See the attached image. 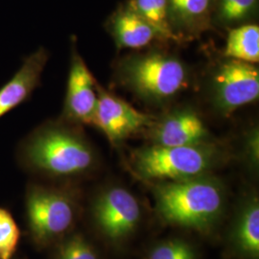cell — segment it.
Returning a JSON list of instances; mask_svg holds the SVG:
<instances>
[{
    "label": "cell",
    "instance_id": "obj_5",
    "mask_svg": "<svg viewBox=\"0 0 259 259\" xmlns=\"http://www.w3.org/2000/svg\"><path fill=\"white\" fill-rule=\"evenodd\" d=\"M24 207L28 234L37 249L64 239L77 218L73 195L66 189L36 182L28 184Z\"/></svg>",
    "mask_w": 259,
    "mask_h": 259
},
{
    "label": "cell",
    "instance_id": "obj_10",
    "mask_svg": "<svg viewBox=\"0 0 259 259\" xmlns=\"http://www.w3.org/2000/svg\"><path fill=\"white\" fill-rule=\"evenodd\" d=\"M147 132L151 144L189 146L212 141L210 132L198 111L178 108L156 117Z\"/></svg>",
    "mask_w": 259,
    "mask_h": 259
},
{
    "label": "cell",
    "instance_id": "obj_8",
    "mask_svg": "<svg viewBox=\"0 0 259 259\" xmlns=\"http://www.w3.org/2000/svg\"><path fill=\"white\" fill-rule=\"evenodd\" d=\"M97 81L72 41L64 108L60 119L92 126L97 107Z\"/></svg>",
    "mask_w": 259,
    "mask_h": 259
},
{
    "label": "cell",
    "instance_id": "obj_9",
    "mask_svg": "<svg viewBox=\"0 0 259 259\" xmlns=\"http://www.w3.org/2000/svg\"><path fill=\"white\" fill-rule=\"evenodd\" d=\"M93 218L104 235L119 240L136 230L141 217L137 198L120 186L105 189L96 198L93 209Z\"/></svg>",
    "mask_w": 259,
    "mask_h": 259
},
{
    "label": "cell",
    "instance_id": "obj_20",
    "mask_svg": "<svg viewBox=\"0 0 259 259\" xmlns=\"http://www.w3.org/2000/svg\"><path fill=\"white\" fill-rule=\"evenodd\" d=\"M149 259H196L193 248L185 241L169 240L156 246Z\"/></svg>",
    "mask_w": 259,
    "mask_h": 259
},
{
    "label": "cell",
    "instance_id": "obj_13",
    "mask_svg": "<svg viewBox=\"0 0 259 259\" xmlns=\"http://www.w3.org/2000/svg\"><path fill=\"white\" fill-rule=\"evenodd\" d=\"M106 27L119 49H141L159 40L155 30L126 3L112 13Z\"/></svg>",
    "mask_w": 259,
    "mask_h": 259
},
{
    "label": "cell",
    "instance_id": "obj_7",
    "mask_svg": "<svg viewBox=\"0 0 259 259\" xmlns=\"http://www.w3.org/2000/svg\"><path fill=\"white\" fill-rule=\"evenodd\" d=\"M97 93L98 101L92 126L102 132L111 143H119L146 131L156 118L109 93L99 83Z\"/></svg>",
    "mask_w": 259,
    "mask_h": 259
},
{
    "label": "cell",
    "instance_id": "obj_12",
    "mask_svg": "<svg viewBox=\"0 0 259 259\" xmlns=\"http://www.w3.org/2000/svg\"><path fill=\"white\" fill-rule=\"evenodd\" d=\"M167 5L171 25L181 41L212 29L214 0H167Z\"/></svg>",
    "mask_w": 259,
    "mask_h": 259
},
{
    "label": "cell",
    "instance_id": "obj_15",
    "mask_svg": "<svg viewBox=\"0 0 259 259\" xmlns=\"http://www.w3.org/2000/svg\"><path fill=\"white\" fill-rule=\"evenodd\" d=\"M259 0H214L213 27L231 29L250 23L258 14Z\"/></svg>",
    "mask_w": 259,
    "mask_h": 259
},
{
    "label": "cell",
    "instance_id": "obj_19",
    "mask_svg": "<svg viewBox=\"0 0 259 259\" xmlns=\"http://www.w3.org/2000/svg\"><path fill=\"white\" fill-rule=\"evenodd\" d=\"M53 259H98L93 245L76 233L60 241Z\"/></svg>",
    "mask_w": 259,
    "mask_h": 259
},
{
    "label": "cell",
    "instance_id": "obj_16",
    "mask_svg": "<svg viewBox=\"0 0 259 259\" xmlns=\"http://www.w3.org/2000/svg\"><path fill=\"white\" fill-rule=\"evenodd\" d=\"M126 4L155 30L159 40L182 42L171 25L167 0H128Z\"/></svg>",
    "mask_w": 259,
    "mask_h": 259
},
{
    "label": "cell",
    "instance_id": "obj_17",
    "mask_svg": "<svg viewBox=\"0 0 259 259\" xmlns=\"http://www.w3.org/2000/svg\"><path fill=\"white\" fill-rule=\"evenodd\" d=\"M234 239L243 252L253 258L258 257L259 206L256 200H253L241 214Z\"/></svg>",
    "mask_w": 259,
    "mask_h": 259
},
{
    "label": "cell",
    "instance_id": "obj_2",
    "mask_svg": "<svg viewBox=\"0 0 259 259\" xmlns=\"http://www.w3.org/2000/svg\"><path fill=\"white\" fill-rule=\"evenodd\" d=\"M116 82L152 105L171 101L188 87L190 74L185 63L164 51L125 56L117 63Z\"/></svg>",
    "mask_w": 259,
    "mask_h": 259
},
{
    "label": "cell",
    "instance_id": "obj_11",
    "mask_svg": "<svg viewBox=\"0 0 259 259\" xmlns=\"http://www.w3.org/2000/svg\"><path fill=\"white\" fill-rule=\"evenodd\" d=\"M49 60V52L39 47L26 56L19 70L0 88V118L28 101L40 85L41 76Z\"/></svg>",
    "mask_w": 259,
    "mask_h": 259
},
{
    "label": "cell",
    "instance_id": "obj_4",
    "mask_svg": "<svg viewBox=\"0 0 259 259\" xmlns=\"http://www.w3.org/2000/svg\"><path fill=\"white\" fill-rule=\"evenodd\" d=\"M224 157V151L212 141L171 147L151 144L133 153L132 166L147 181L173 182L207 175Z\"/></svg>",
    "mask_w": 259,
    "mask_h": 259
},
{
    "label": "cell",
    "instance_id": "obj_14",
    "mask_svg": "<svg viewBox=\"0 0 259 259\" xmlns=\"http://www.w3.org/2000/svg\"><path fill=\"white\" fill-rule=\"evenodd\" d=\"M224 58L257 65L259 62V26L254 22L228 30Z\"/></svg>",
    "mask_w": 259,
    "mask_h": 259
},
{
    "label": "cell",
    "instance_id": "obj_3",
    "mask_svg": "<svg viewBox=\"0 0 259 259\" xmlns=\"http://www.w3.org/2000/svg\"><path fill=\"white\" fill-rule=\"evenodd\" d=\"M157 212L166 222L204 230L215 222L224 207V190L208 175L161 182L155 186Z\"/></svg>",
    "mask_w": 259,
    "mask_h": 259
},
{
    "label": "cell",
    "instance_id": "obj_21",
    "mask_svg": "<svg viewBox=\"0 0 259 259\" xmlns=\"http://www.w3.org/2000/svg\"><path fill=\"white\" fill-rule=\"evenodd\" d=\"M246 152L247 157L253 166L258 164L259 133L257 127H253L246 136Z\"/></svg>",
    "mask_w": 259,
    "mask_h": 259
},
{
    "label": "cell",
    "instance_id": "obj_6",
    "mask_svg": "<svg viewBox=\"0 0 259 259\" xmlns=\"http://www.w3.org/2000/svg\"><path fill=\"white\" fill-rule=\"evenodd\" d=\"M209 89L215 111L225 117L230 116L258 100V66L225 58L213 70Z\"/></svg>",
    "mask_w": 259,
    "mask_h": 259
},
{
    "label": "cell",
    "instance_id": "obj_18",
    "mask_svg": "<svg viewBox=\"0 0 259 259\" xmlns=\"http://www.w3.org/2000/svg\"><path fill=\"white\" fill-rule=\"evenodd\" d=\"M20 238L21 232L12 213L0 206V259H14Z\"/></svg>",
    "mask_w": 259,
    "mask_h": 259
},
{
    "label": "cell",
    "instance_id": "obj_22",
    "mask_svg": "<svg viewBox=\"0 0 259 259\" xmlns=\"http://www.w3.org/2000/svg\"><path fill=\"white\" fill-rule=\"evenodd\" d=\"M20 259H23V258H20Z\"/></svg>",
    "mask_w": 259,
    "mask_h": 259
},
{
    "label": "cell",
    "instance_id": "obj_1",
    "mask_svg": "<svg viewBox=\"0 0 259 259\" xmlns=\"http://www.w3.org/2000/svg\"><path fill=\"white\" fill-rule=\"evenodd\" d=\"M80 127L60 118L42 123L19 143V165L32 175L49 179L88 175L96 166L97 157Z\"/></svg>",
    "mask_w": 259,
    "mask_h": 259
}]
</instances>
